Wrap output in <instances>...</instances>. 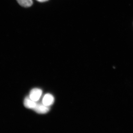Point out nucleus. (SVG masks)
<instances>
[{
  "mask_svg": "<svg viewBox=\"0 0 133 133\" xmlns=\"http://www.w3.org/2000/svg\"><path fill=\"white\" fill-rule=\"evenodd\" d=\"M18 3L22 6L24 8H29L33 5L32 0H16Z\"/></svg>",
  "mask_w": 133,
  "mask_h": 133,
  "instance_id": "39448f33",
  "label": "nucleus"
},
{
  "mask_svg": "<svg viewBox=\"0 0 133 133\" xmlns=\"http://www.w3.org/2000/svg\"><path fill=\"white\" fill-rule=\"evenodd\" d=\"M42 94V91L38 88H34L30 91L29 97L34 101L37 102L40 99Z\"/></svg>",
  "mask_w": 133,
  "mask_h": 133,
  "instance_id": "f257e3e1",
  "label": "nucleus"
},
{
  "mask_svg": "<svg viewBox=\"0 0 133 133\" xmlns=\"http://www.w3.org/2000/svg\"><path fill=\"white\" fill-rule=\"evenodd\" d=\"M39 2H44L48 1L49 0H36Z\"/></svg>",
  "mask_w": 133,
  "mask_h": 133,
  "instance_id": "423d86ee",
  "label": "nucleus"
},
{
  "mask_svg": "<svg viewBox=\"0 0 133 133\" xmlns=\"http://www.w3.org/2000/svg\"><path fill=\"white\" fill-rule=\"evenodd\" d=\"M33 109L37 113L44 114L49 111L50 108L49 107L45 105L43 103H37L35 107Z\"/></svg>",
  "mask_w": 133,
  "mask_h": 133,
  "instance_id": "f03ea898",
  "label": "nucleus"
},
{
  "mask_svg": "<svg viewBox=\"0 0 133 133\" xmlns=\"http://www.w3.org/2000/svg\"><path fill=\"white\" fill-rule=\"evenodd\" d=\"M55 101L54 97L50 94H45L43 98V103L45 106L49 107L53 104Z\"/></svg>",
  "mask_w": 133,
  "mask_h": 133,
  "instance_id": "7ed1b4c3",
  "label": "nucleus"
},
{
  "mask_svg": "<svg viewBox=\"0 0 133 133\" xmlns=\"http://www.w3.org/2000/svg\"><path fill=\"white\" fill-rule=\"evenodd\" d=\"M37 102L31 99L29 97H27L24 99V105L26 108L33 109L36 105Z\"/></svg>",
  "mask_w": 133,
  "mask_h": 133,
  "instance_id": "20e7f679",
  "label": "nucleus"
}]
</instances>
